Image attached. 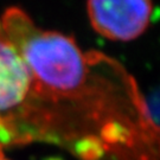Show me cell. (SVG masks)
<instances>
[{
	"instance_id": "1",
	"label": "cell",
	"mask_w": 160,
	"mask_h": 160,
	"mask_svg": "<svg viewBox=\"0 0 160 160\" xmlns=\"http://www.w3.org/2000/svg\"><path fill=\"white\" fill-rule=\"evenodd\" d=\"M0 24L32 77L28 100L37 96L69 100L88 94L102 65L103 55L84 53L72 37L40 29L18 7L7 8Z\"/></svg>"
},
{
	"instance_id": "2",
	"label": "cell",
	"mask_w": 160,
	"mask_h": 160,
	"mask_svg": "<svg viewBox=\"0 0 160 160\" xmlns=\"http://www.w3.org/2000/svg\"><path fill=\"white\" fill-rule=\"evenodd\" d=\"M88 17L100 36L129 42L146 31L153 17L152 0H88Z\"/></svg>"
},
{
	"instance_id": "3",
	"label": "cell",
	"mask_w": 160,
	"mask_h": 160,
	"mask_svg": "<svg viewBox=\"0 0 160 160\" xmlns=\"http://www.w3.org/2000/svg\"><path fill=\"white\" fill-rule=\"evenodd\" d=\"M31 87L29 68L0 24V113L24 104Z\"/></svg>"
},
{
	"instance_id": "4",
	"label": "cell",
	"mask_w": 160,
	"mask_h": 160,
	"mask_svg": "<svg viewBox=\"0 0 160 160\" xmlns=\"http://www.w3.org/2000/svg\"><path fill=\"white\" fill-rule=\"evenodd\" d=\"M0 160H10L5 155V153H4V151H2V146H1V145H0Z\"/></svg>"
}]
</instances>
